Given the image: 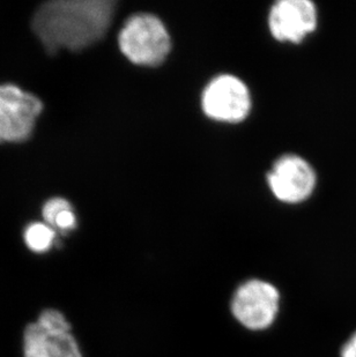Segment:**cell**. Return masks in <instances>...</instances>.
Returning a JSON list of instances; mask_svg holds the SVG:
<instances>
[{
  "label": "cell",
  "instance_id": "3",
  "mask_svg": "<svg viewBox=\"0 0 356 357\" xmlns=\"http://www.w3.org/2000/svg\"><path fill=\"white\" fill-rule=\"evenodd\" d=\"M43 112L40 98L15 84H0V144L31 138Z\"/></svg>",
  "mask_w": 356,
  "mask_h": 357
},
{
  "label": "cell",
  "instance_id": "5",
  "mask_svg": "<svg viewBox=\"0 0 356 357\" xmlns=\"http://www.w3.org/2000/svg\"><path fill=\"white\" fill-rule=\"evenodd\" d=\"M202 110L215 121L236 123L250 112L249 91L242 81L232 75H220L209 82L202 93Z\"/></svg>",
  "mask_w": 356,
  "mask_h": 357
},
{
  "label": "cell",
  "instance_id": "10",
  "mask_svg": "<svg viewBox=\"0 0 356 357\" xmlns=\"http://www.w3.org/2000/svg\"><path fill=\"white\" fill-rule=\"evenodd\" d=\"M37 324L47 331L54 332H71V325L63 314L56 310H45L40 314Z\"/></svg>",
  "mask_w": 356,
  "mask_h": 357
},
{
  "label": "cell",
  "instance_id": "9",
  "mask_svg": "<svg viewBox=\"0 0 356 357\" xmlns=\"http://www.w3.org/2000/svg\"><path fill=\"white\" fill-rule=\"evenodd\" d=\"M56 231L47 223H31L24 230V242L34 252H45L54 242Z\"/></svg>",
  "mask_w": 356,
  "mask_h": 357
},
{
  "label": "cell",
  "instance_id": "1",
  "mask_svg": "<svg viewBox=\"0 0 356 357\" xmlns=\"http://www.w3.org/2000/svg\"><path fill=\"white\" fill-rule=\"evenodd\" d=\"M112 0H56L42 5L31 22L47 54L80 51L101 40L110 27Z\"/></svg>",
  "mask_w": 356,
  "mask_h": 357
},
{
  "label": "cell",
  "instance_id": "4",
  "mask_svg": "<svg viewBox=\"0 0 356 357\" xmlns=\"http://www.w3.org/2000/svg\"><path fill=\"white\" fill-rule=\"evenodd\" d=\"M280 294L262 280H250L236 290L232 301L234 317L252 331L265 330L279 312Z\"/></svg>",
  "mask_w": 356,
  "mask_h": 357
},
{
  "label": "cell",
  "instance_id": "12",
  "mask_svg": "<svg viewBox=\"0 0 356 357\" xmlns=\"http://www.w3.org/2000/svg\"><path fill=\"white\" fill-rule=\"evenodd\" d=\"M72 206L68 200L63 198L50 199L49 202H45L42 209V215L47 225H50L51 221L58 213H61L63 209L68 208Z\"/></svg>",
  "mask_w": 356,
  "mask_h": 357
},
{
  "label": "cell",
  "instance_id": "8",
  "mask_svg": "<svg viewBox=\"0 0 356 357\" xmlns=\"http://www.w3.org/2000/svg\"><path fill=\"white\" fill-rule=\"evenodd\" d=\"M24 357H82L71 332L47 331L31 324L24 331Z\"/></svg>",
  "mask_w": 356,
  "mask_h": 357
},
{
  "label": "cell",
  "instance_id": "7",
  "mask_svg": "<svg viewBox=\"0 0 356 357\" xmlns=\"http://www.w3.org/2000/svg\"><path fill=\"white\" fill-rule=\"evenodd\" d=\"M269 24L276 40L299 43L316 28V7L309 0H281L271 8Z\"/></svg>",
  "mask_w": 356,
  "mask_h": 357
},
{
  "label": "cell",
  "instance_id": "13",
  "mask_svg": "<svg viewBox=\"0 0 356 357\" xmlns=\"http://www.w3.org/2000/svg\"><path fill=\"white\" fill-rule=\"evenodd\" d=\"M341 357H356V332L346 341L341 349Z\"/></svg>",
  "mask_w": 356,
  "mask_h": 357
},
{
  "label": "cell",
  "instance_id": "6",
  "mask_svg": "<svg viewBox=\"0 0 356 357\" xmlns=\"http://www.w3.org/2000/svg\"><path fill=\"white\" fill-rule=\"evenodd\" d=\"M267 181L276 198L295 204L309 198L316 184V175L302 158L287 155L274 163Z\"/></svg>",
  "mask_w": 356,
  "mask_h": 357
},
{
  "label": "cell",
  "instance_id": "2",
  "mask_svg": "<svg viewBox=\"0 0 356 357\" xmlns=\"http://www.w3.org/2000/svg\"><path fill=\"white\" fill-rule=\"evenodd\" d=\"M118 44L132 63L156 66L168 56L170 36L160 19L151 14H137L125 22L118 35Z\"/></svg>",
  "mask_w": 356,
  "mask_h": 357
},
{
  "label": "cell",
  "instance_id": "11",
  "mask_svg": "<svg viewBox=\"0 0 356 357\" xmlns=\"http://www.w3.org/2000/svg\"><path fill=\"white\" fill-rule=\"evenodd\" d=\"M49 226L54 229L59 230L61 234L73 230L77 227V216L74 214L72 206L63 209L61 213H58Z\"/></svg>",
  "mask_w": 356,
  "mask_h": 357
}]
</instances>
